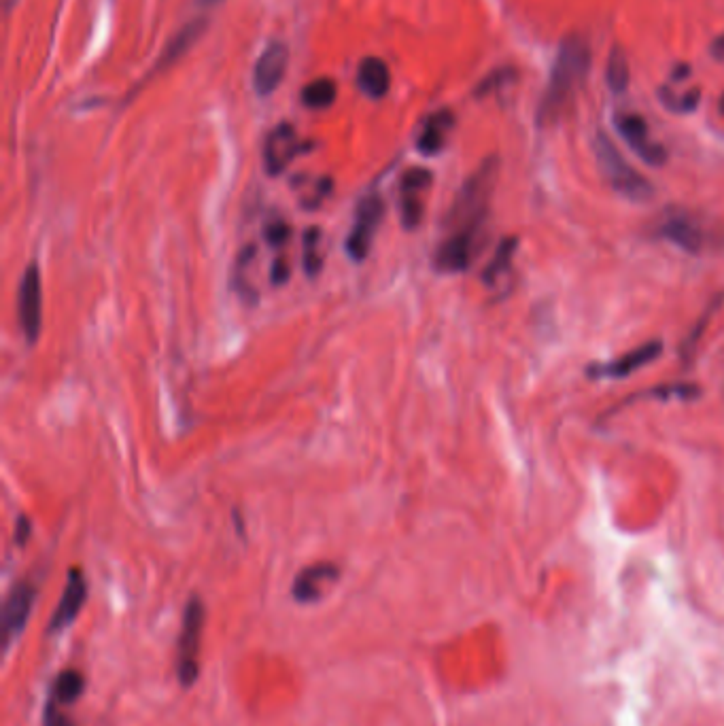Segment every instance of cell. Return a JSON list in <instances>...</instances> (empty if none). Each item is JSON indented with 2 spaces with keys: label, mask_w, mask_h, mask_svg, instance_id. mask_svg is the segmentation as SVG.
I'll use <instances>...</instances> for the list:
<instances>
[{
  "label": "cell",
  "mask_w": 724,
  "mask_h": 726,
  "mask_svg": "<svg viewBox=\"0 0 724 726\" xmlns=\"http://www.w3.org/2000/svg\"><path fill=\"white\" fill-rule=\"evenodd\" d=\"M499 175V160L487 158L468 177L448 209L444 228L446 236L436 249L434 266L444 274L465 272L485 242L487 219L491 209L493 189Z\"/></svg>",
  "instance_id": "6da1fadb"
},
{
  "label": "cell",
  "mask_w": 724,
  "mask_h": 726,
  "mask_svg": "<svg viewBox=\"0 0 724 726\" xmlns=\"http://www.w3.org/2000/svg\"><path fill=\"white\" fill-rule=\"evenodd\" d=\"M591 71V47L580 34L565 37L559 45L557 58L550 73L548 88L538 107V124L553 126L563 117L567 107Z\"/></svg>",
  "instance_id": "7a4b0ae2"
},
{
  "label": "cell",
  "mask_w": 724,
  "mask_h": 726,
  "mask_svg": "<svg viewBox=\"0 0 724 726\" xmlns=\"http://www.w3.org/2000/svg\"><path fill=\"white\" fill-rule=\"evenodd\" d=\"M595 158L603 177L616 194L631 202H648L654 196L652 183L623 158V153L603 132H597L595 136Z\"/></svg>",
  "instance_id": "3957f363"
},
{
  "label": "cell",
  "mask_w": 724,
  "mask_h": 726,
  "mask_svg": "<svg viewBox=\"0 0 724 726\" xmlns=\"http://www.w3.org/2000/svg\"><path fill=\"white\" fill-rule=\"evenodd\" d=\"M206 620V608L198 595L189 597L185 603L181 633L177 639V680L181 688H192L200 676V642Z\"/></svg>",
  "instance_id": "277c9868"
},
{
  "label": "cell",
  "mask_w": 724,
  "mask_h": 726,
  "mask_svg": "<svg viewBox=\"0 0 724 726\" xmlns=\"http://www.w3.org/2000/svg\"><path fill=\"white\" fill-rule=\"evenodd\" d=\"M657 234L691 255H701L710 245V230L705 228V223L697 215L680 209H669L663 215Z\"/></svg>",
  "instance_id": "5b68a950"
},
{
  "label": "cell",
  "mask_w": 724,
  "mask_h": 726,
  "mask_svg": "<svg viewBox=\"0 0 724 726\" xmlns=\"http://www.w3.org/2000/svg\"><path fill=\"white\" fill-rule=\"evenodd\" d=\"M385 215V202L378 194H368L359 200L355 219L347 236V253L353 262H364L368 257L374 236Z\"/></svg>",
  "instance_id": "8992f818"
},
{
  "label": "cell",
  "mask_w": 724,
  "mask_h": 726,
  "mask_svg": "<svg viewBox=\"0 0 724 726\" xmlns=\"http://www.w3.org/2000/svg\"><path fill=\"white\" fill-rule=\"evenodd\" d=\"M17 317H20L22 332L28 344H34L41 334L43 321V285L37 264H30L17 289Z\"/></svg>",
  "instance_id": "52a82bcc"
},
{
  "label": "cell",
  "mask_w": 724,
  "mask_h": 726,
  "mask_svg": "<svg viewBox=\"0 0 724 726\" xmlns=\"http://www.w3.org/2000/svg\"><path fill=\"white\" fill-rule=\"evenodd\" d=\"M432 172L427 168H410L400 181V215L406 230H417L425 213V198L432 187Z\"/></svg>",
  "instance_id": "ba28073f"
},
{
  "label": "cell",
  "mask_w": 724,
  "mask_h": 726,
  "mask_svg": "<svg viewBox=\"0 0 724 726\" xmlns=\"http://www.w3.org/2000/svg\"><path fill=\"white\" fill-rule=\"evenodd\" d=\"M618 134L625 138V143L640 155L650 166H663L667 162V151L663 145L654 143L648 132V124L644 117L635 113H620L614 119Z\"/></svg>",
  "instance_id": "9c48e42d"
},
{
  "label": "cell",
  "mask_w": 724,
  "mask_h": 726,
  "mask_svg": "<svg viewBox=\"0 0 724 726\" xmlns=\"http://www.w3.org/2000/svg\"><path fill=\"white\" fill-rule=\"evenodd\" d=\"M34 597H37V586H34L30 580H22L17 582L3 608V644L5 648H9L20 633L24 631L26 622L30 618L32 605H34Z\"/></svg>",
  "instance_id": "30bf717a"
},
{
  "label": "cell",
  "mask_w": 724,
  "mask_h": 726,
  "mask_svg": "<svg viewBox=\"0 0 724 726\" xmlns=\"http://www.w3.org/2000/svg\"><path fill=\"white\" fill-rule=\"evenodd\" d=\"M340 580V567L336 563H315L304 567L302 572L293 578L291 597L298 603L310 605L323 599L325 591Z\"/></svg>",
  "instance_id": "8fae6325"
},
{
  "label": "cell",
  "mask_w": 724,
  "mask_h": 726,
  "mask_svg": "<svg viewBox=\"0 0 724 726\" xmlns=\"http://www.w3.org/2000/svg\"><path fill=\"white\" fill-rule=\"evenodd\" d=\"M85 599H88V580H85V576H83V572L79 567H73L66 576L64 593L60 597V603H58L54 616H51V620H49L47 633L56 635V633L71 627L75 622V618L79 616Z\"/></svg>",
  "instance_id": "7c38bea8"
},
{
  "label": "cell",
  "mask_w": 724,
  "mask_h": 726,
  "mask_svg": "<svg viewBox=\"0 0 724 726\" xmlns=\"http://www.w3.org/2000/svg\"><path fill=\"white\" fill-rule=\"evenodd\" d=\"M302 151V143L291 124H281L274 128L264 145V166L270 177H279L281 172L293 162Z\"/></svg>",
  "instance_id": "4fadbf2b"
},
{
  "label": "cell",
  "mask_w": 724,
  "mask_h": 726,
  "mask_svg": "<svg viewBox=\"0 0 724 726\" xmlns=\"http://www.w3.org/2000/svg\"><path fill=\"white\" fill-rule=\"evenodd\" d=\"M661 353H663V342L650 340V342L642 344V347H637L614 361L595 363V366H591L586 374H589L591 378H625L637 370L646 368L648 363H652L654 359H659Z\"/></svg>",
  "instance_id": "5bb4252c"
},
{
  "label": "cell",
  "mask_w": 724,
  "mask_h": 726,
  "mask_svg": "<svg viewBox=\"0 0 724 726\" xmlns=\"http://www.w3.org/2000/svg\"><path fill=\"white\" fill-rule=\"evenodd\" d=\"M289 64V51L283 43H270L264 54L257 58L253 71V85L260 96H268L279 88Z\"/></svg>",
  "instance_id": "9a60e30c"
},
{
  "label": "cell",
  "mask_w": 724,
  "mask_h": 726,
  "mask_svg": "<svg viewBox=\"0 0 724 726\" xmlns=\"http://www.w3.org/2000/svg\"><path fill=\"white\" fill-rule=\"evenodd\" d=\"M455 126V117L451 111H438L434 115H429L425 119V124L419 132V138H417V149L423 153V155H436L444 149L446 141H448V134H451Z\"/></svg>",
  "instance_id": "2e32d148"
},
{
  "label": "cell",
  "mask_w": 724,
  "mask_h": 726,
  "mask_svg": "<svg viewBox=\"0 0 724 726\" xmlns=\"http://www.w3.org/2000/svg\"><path fill=\"white\" fill-rule=\"evenodd\" d=\"M357 85L359 90L370 98H383L389 92L391 75L389 68L381 58H366L361 60L357 68Z\"/></svg>",
  "instance_id": "e0dca14e"
},
{
  "label": "cell",
  "mask_w": 724,
  "mask_h": 726,
  "mask_svg": "<svg viewBox=\"0 0 724 726\" xmlns=\"http://www.w3.org/2000/svg\"><path fill=\"white\" fill-rule=\"evenodd\" d=\"M85 690V676L79 669H64L60 671L56 680L51 682L49 699L58 701L60 705H73L83 697Z\"/></svg>",
  "instance_id": "ac0fdd59"
},
{
  "label": "cell",
  "mask_w": 724,
  "mask_h": 726,
  "mask_svg": "<svg viewBox=\"0 0 724 726\" xmlns=\"http://www.w3.org/2000/svg\"><path fill=\"white\" fill-rule=\"evenodd\" d=\"M516 249H519V238L510 236V238H504L502 242H499V247H497L493 259L489 262V266L485 268V272H482V281H485V285L493 287V285L504 281V276L512 268V259H514Z\"/></svg>",
  "instance_id": "d6986e66"
},
{
  "label": "cell",
  "mask_w": 724,
  "mask_h": 726,
  "mask_svg": "<svg viewBox=\"0 0 724 726\" xmlns=\"http://www.w3.org/2000/svg\"><path fill=\"white\" fill-rule=\"evenodd\" d=\"M204 28H206V22L204 20H194V22H189L185 28H181L175 34V37H172V41L168 43V47L164 51V56H162L160 64L162 66H168V64H172L175 60H179L185 54V51L202 37Z\"/></svg>",
  "instance_id": "ffe728a7"
},
{
  "label": "cell",
  "mask_w": 724,
  "mask_h": 726,
  "mask_svg": "<svg viewBox=\"0 0 724 726\" xmlns=\"http://www.w3.org/2000/svg\"><path fill=\"white\" fill-rule=\"evenodd\" d=\"M255 259L257 251L255 247H245L236 257V287L238 293L247 300H257V291L253 287V276H255Z\"/></svg>",
  "instance_id": "44dd1931"
},
{
  "label": "cell",
  "mask_w": 724,
  "mask_h": 726,
  "mask_svg": "<svg viewBox=\"0 0 724 726\" xmlns=\"http://www.w3.org/2000/svg\"><path fill=\"white\" fill-rule=\"evenodd\" d=\"M336 83L332 79H315L302 90V102L308 109H327L336 100Z\"/></svg>",
  "instance_id": "7402d4cb"
},
{
  "label": "cell",
  "mask_w": 724,
  "mask_h": 726,
  "mask_svg": "<svg viewBox=\"0 0 724 726\" xmlns=\"http://www.w3.org/2000/svg\"><path fill=\"white\" fill-rule=\"evenodd\" d=\"M606 79H608V85H610L612 92L618 94V92L627 90V85H629V62H627L625 51L620 47H614L610 58H608Z\"/></svg>",
  "instance_id": "603a6c76"
},
{
  "label": "cell",
  "mask_w": 724,
  "mask_h": 726,
  "mask_svg": "<svg viewBox=\"0 0 724 726\" xmlns=\"http://www.w3.org/2000/svg\"><path fill=\"white\" fill-rule=\"evenodd\" d=\"M323 268V253H321V230L310 228L304 234V270L308 276H317Z\"/></svg>",
  "instance_id": "cb8c5ba5"
},
{
  "label": "cell",
  "mask_w": 724,
  "mask_h": 726,
  "mask_svg": "<svg viewBox=\"0 0 724 726\" xmlns=\"http://www.w3.org/2000/svg\"><path fill=\"white\" fill-rule=\"evenodd\" d=\"M289 236H291V228H289V223H287L281 215H272V217L266 221V226H264V238H266V242H268L270 247L283 251V249L287 247Z\"/></svg>",
  "instance_id": "d4e9b609"
},
{
  "label": "cell",
  "mask_w": 724,
  "mask_h": 726,
  "mask_svg": "<svg viewBox=\"0 0 724 726\" xmlns=\"http://www.w3.org/2000/svg\"><path fill=\"white\" fill-rule=\"evenodd\" d=\"M699 98H701V92H699V90H691V92H686V94H682V96H678V94H674V92H665V90H661V100H663V105H665L667 109H671V111H676V113H688V111H693V109L699 105Z\"/></svg>",
  "instance_id": "484cf974"
},
{
  "label": "cell",
  "mask_w": 724,
  "mask_h": 726,
  "mask_svg": "<svg viewBox=\"0 0 724 726\" xmlns=\"http://www.w3.org/2000/svg\"><path fill=\"white\" fill-rule=\"evenodd\" d=\"M330 179H319L315 183H304V189L300 192V200L302 204L306 206V209H317V206H321V202L325 200V196L330 194Z\"/></svg>",
  "instance_id": "4316f807"
},
{
  "label": "cell",
  "mask_w": 724,
  "mask_h": 726,
  "mask_svg": "<svg viewBox=\"0 0 724 726\" xmlns=\"http://www.w3.org/2000/svg\"><path fill=\"white\" fill-rule=\"evenodd\" d=\"M718 304H720V298L718 300H714L712 304H710V308L708 310H705V315L697 321V325L693 327V332H691V336H688L686 338V342L682 344V353L686 355V353H691V351H695L697 349V342H699V338H701V334H703V330H708V325H710V321H712V317H714V313H716V308H718Z\"/></svg>",
  "instance_id": "83f0119b"
},
{
  "label": "cell",
  "mask_w": 724,
  "mask_h": 726,
  "mask_svg": "<svg viewBox=\"0 0 724 726\" xmlns=\"http://www.w3.org/2000/svg\"><path fill=\"white\" fill-rule=\"evenodd\" d=\"M43 726H77V724L71 720V716H66L60 710V703L47 697L45 712H43Z\"/></svg>",
  "instance_id": "f1b7e54d"
},
{
  "label": "cell",
  "mask_w": 724,
  "mask_h": 726,
  "mask_svg": "<svg viewBox=\"0 0 724 726\" xmlns=\"http://www.w3.org/2000/svg\"><path fill=\"white\" fill-rule=\"evenodd\" d=\"M514 77H516V73H514V71H510V68H502V71H495L489 79H485V81L480 83L478 96H482V94H489V92H493V90H497V88H502V85L510 83Z\"/></svg>",
  "instance_id": "f546056e"
},
{
  "label": "cell",
  "mask_w": 724,
  "mask_h": 726,
  "mask_svg": "<svg viewBox=\"0 0 724 726\" xmlns=\"http://www.w3.org/2000/svg\"><path fill=\"white\" fill-rule=\"evenodd\" d=\"M28 535H30V521L22 516L20 521H17V527H15V542L17 544H26Z\"/></svg>",
  "instance_id": "4dcf8cb0"
},
{
  "label": "cell",
  "mask_w": 724,
  "mask_h": 726,
  "mask_svg": "<svg viewBox=\"0 0 724 726\" xmlns=\"http://www.w3.org/2000/svg\"><path fill=\"white\" fill-rule=\"evenodd\" d=\"M714 54L716 56H724V37L714 43Z\"/></svg>",
  "instance_id": "1f68e13d"
},
{
  "label": "cell",
  "mask_w": 724,
  "mask_h": 726,
  "mask_svg": "<svg viewBox=\"0 0 724 726\" xmlns=\"http://www.w3.org/2000/svg\"><path fill=\"white\" fill-rule=\"evenodd\" d=\"M200 3L202 5H217V3H221V0H200Z\"/></svg>",
  "instance_id": "d6a6232c"
},
{
  "label": "cell",
  "mask_w": 724,
  "mask_h": 726,
  "mask_svg": "<svg viewBox=\"0 0 724 726\" xmlns=\"http://www.w3.org/2000/svg\"><path fill=\"white\" fill-rule=\"evenodd\" d=\"M720 113L724 115V94H722V98H720Z\"/></svg>",
  "instance_id": "836d02e7"
}]
</instances>
